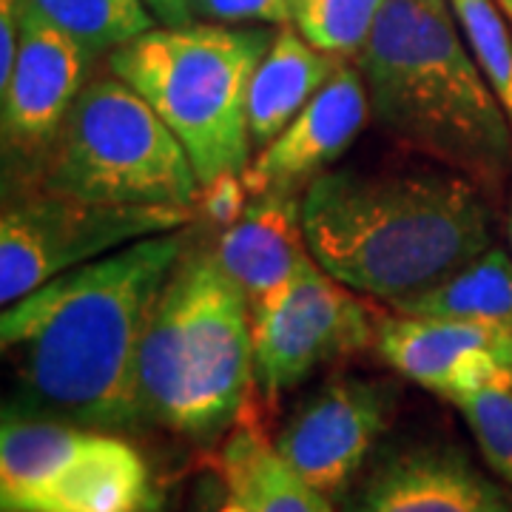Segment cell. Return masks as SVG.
Here are the masks:
<instances>
[{"label": "cell", "mask_w": 512, "mask_h": 512, "mask_svg": "<svg viewBox=\"0 0 512 512\" xmlns=\"http://www.w3.org/2000/svg\"><path fill=\"white\" fill-rule=\"evenodd\" d=\"M188 245L191 225L140 239L3 308L0 348L18 376L6 410L109 433L137 427L143 333Z\"/></svg>", "instance_id": "1"}, {"label": "cell", "mask_w": 512, "mask_h": 512, "mask_svg": "<svg viewBox=\"0 0 512 512\" xmlns=\"http://www.w3.org/2000/svg\"><path fill=\"white\" fill-rule=\"evenodd\" d=\"M311 256L356 293L396 305L493 248V208L467 174L336 168L302 197Z\"/></svg>", "instance_id": "2"}, {"label": "cell", "mask_w": 512, "mask_h": 512, "mask_svg": "<svg viewBox=\"0 0 512 512\" xmlns=\"http://www.w3.org/2000/svg\"><path fill=\"white\" fill-rule=\"evenodd\" d=\"M356 66L370 114L399 143L498 191L512 174V120L447 0H384Z\"/></svg>", "instance_id": "3"}, {"label": "cell", "mask_w": 512, "mask_h": 512, "mask_svg": "<svg viewBox=\"0 0 512 512\" xmlns=\"http://www.w3.org/2000/svg\"><path fill=\"white\" fill-rule=\"evenodd\" d=\"M254 384V322L237 282L214 251L185 248L151 311L137 359L143 421L180 439L211 444L248 410Z\"/></svg>", "instance_id": "4"}, {"label": "cell", "mask_w": 512, "mask_h": 512, "mask_svg": "<svg viewBox=\"0 0 512 512\" xmlns=\"http://www.w3.org/2000/svg\"><path fill=\"white\" fill-rule=\"evenodd\" d=\"M274 35L220 23L148 29L109 52V72L163 117L205 185L251 163L248 89Z\"/></svg>", "instance_id": "5"}, {"label": "cell", "mask_w": 512, "mask_h": 512, "mask_svg": "<svg viewBox=\"0 0 512 512\" xmlns=\"http://www.w3.org/2000/svg\"><path fill=\"white\" fill-rule=\"evenodd\" d=\"M32 185L89 202L191 211L202 188L183 143L117 74L86 83Z\"/></svg>", "instance_id": "6"}, {"label": "cell", "mask_w": 512, "mask_h": 512, "mask_svg": "<svg viewBox=\"0 0 512 512\" xmlns=\"http://www.w3.org/2000/svg\"><path fill=\"white\" fill-rule=\"evenodd\" d=\"M3 512H157L146 456L109 430L3 413Z\"/></svg>", "instance_id": "7"}, {"label": "cell", "mask_w": 512, "mask_h": 512, "mask_svg": "<svg viewBox=\"0 0 512 512\" xmlns=\"http://www.w3.org/2000/svg\"><path fill=\"white\" fill-rule=\"evenodd\" d=\"M194 220L191 208L109 205L32 185L6 200L0 214V302L9 308L80 265Z\"/></svg>", "instance_id": "8"}, {"label": "cell", "mask_w": 512, "mask_h": 512, "mask_svg": "<svg viewBox=\"0 0 512 512\" xmlns=\"http://www.w3.org/2000/svg\"><path fill=\"white\" fill-rule=\"evenodd\" d=\"M254 322V384L279 396L322 365L376 345V319L353 288L308 256Z\"/></svg>", "instance_id": "9"}, {"label": "cell", "mask_w": 512, "mask_h": 512, "mask_svg": "<svg viewBox=\"0 0 512 512\" xmlns=\"http://www.w3.org/2000/svg\"><path fill=\"white\" fill-rule=\"evenodd\" d=\"M393 416V393L379 382L336 376L299 404L274 447L319 493L339 495L359 473Z\"/></svg>", "instance_id": "10"}, {"label": "cell", "mask_w": 512, "mask_h": 512, "mask_svg": "<svg viewBox=\"0 0 512 512\" xmlns=\"http://www.w3.org/2000/svg\"><path fill=\"white\" fill-rule=\"evenodd\" d=\"M384 365L453 402L484 387H512V330L393 311L376 319Z\"/></svg>", "instance_id": "11"}, {"label": "cell", "mask_w": 512, "mask_h": 512, "mask_svg": "<svg viewBox=\"0 0 512 512\" xmlns=\"http://www.w3.org/2000/svg\"><path fill=\"white\" fill-rule=\"evenodd\" d=\"M94 57L46 20L20 15V55L0 92V128L6 157L40 163L74 100L86 89Z\"/></svg>", "instance_id": "12"}, {"label": "cell", "mask_w": 512, "mask_h": 512, "mask_svg": "<svg viewBox=\"0 0 512 512\" xmlns=\"http://www.w3.org/2000/svg\"><path fill=\"white\" fill-rule=\"evenodd\" d=\"M370 114L365 77L348 60L333 72L313 100L276 134L268 146L256 151L242 180L251 197L265 191L299 194L302 188L330 171L359 137Z\"/></svg>", "instance_id": "13"}, {"label": "cell", "mask_w": 512, "mask_h": 512, "mask_svg": "<svg viewBox=\"0 0 512 512\" xmlns=\"http://www.w3.org/2000/svg\"><path fill=\"white\" fill-rule=\"evenodd\" d=\"M353 512H512V498L450 444H419L367 478Z\"/></svg>", "instance_id": "14"}, {"label": "cell", "mask_w": 512, "mask_h": 512, "mask_svg": "<svg viewBox=\"0 0 512 512\" xmlns=\"http://www.w3.org/2000/svg\"><path fill=\"white\" fill-rule=\"evenodd\" d=\"M214 256L248 296L251 313L259 311L311 256L299 194L265 191L251 197L242 217L220 231Z\"/></svg>", "instance_id": "15"}, {"label": "cell", "mask_w": 512, "mask_h": 512, "mask_svg": "<svg viewBox=\"0 0 512 512\" xmlns=\"http://www.w3.org/2000/svg\"><path fill=\"white\" fill-rule=\"evenodd\" d=\"M214 467L225 490L217 512H336L328 495L293 473L248 410L222 441Z\"/></svg>", "instance_id": "16"}, {"label": "cell", "mask_w": 512, "mask_h": 512, "mask_svg": "<svg viewBox=\"0 0 512 512\" xmlns=\"http://www.w3.org/2000/svg\"><path fill=\"white\" fill-rule=\"evenodd\" d=\"M345 57L316 49L299 29L279 26L274 43L259 60L248 89V128L256 148L268 146L328 83Z\"/></svg>", "instance_id": "17"}, {"label": "cell", "mask_w": 512, "mask_h": 512, "mask_svg": "<svg viewBox=\"0 0 512 512\" xmlns=\"http://www.w3.org/2000/svg\"><path fill=\"white\" fill-rule=\"evenodd\" d=\"M390 308L413 316H444L512 330V259L493 245L444 282Z\"/></svg>", "instance_id": "18"}, {"label": "cell", "mask_w": 512, "mask_h": 512, "mask_svg": "<svg viewBox=\"0 0 512 512\" xmlns=\"http://www.w3.org/2000/svg\"><path fill=\"white\" fill-rule=\"evenodd\" d=\"M20 15L46 20L86 52H114L128 40L154 29L143 0H18Z\"/></svg>", "instance_id": "19"}, {"label": "cell", "mask_w": 512, "mask_h": 512, "mask_svg": "<svg viewBox=\"0 0 512 512\" xmlns=\"http://www.w3.org/2000/svg\"><path fill=\"white\" fill-rule=\"evenodd\" d=\"M464 43L512 120V32L498 0H447Z\"/></svg>", "instance_id": "20"}, {"label": "cell", "mask_w": 512, "mask_h": 512, "mask_svg": "<svg viewBox=\"0 0 512 512\" xmlns=\"http://www.w3.org/2000/svg\"><path fill=\"white\" fill-rule=\"evenodd\" d=\"M384 0H293V26L316 49L356 57L365 46Z\"/></svg>", "instance_id": "21"}, {"label": "cell", "mask_w": 512, "mask_h": 512, "mask_svg": "<svg viewBox=\"0 0 512 512\" xmlns=\"http://www.w3.org/2000/svg\"><path fill=\"white\" fill-rule=\"evenodd\" d=\"M490 470L512 484V387H484L453 399Z\"/></svg>", "instance_id": "22"}, {"label": "cell", "mask_w": 512, "mask_h": 512, "mask_svg": "<svg viewBox=\"0 0 512 512\" xmlns=\"http://www.w3.org/2000/svg\"><path fill=\"white\" fill-rule=\"evenodd\" d=\"M194 23H220V26H245V23H293V0H188Z\"/></svg>", "instance_id": "23"}, {"label": "cell", "mask_w": 512, "mask_h": 512, "mask_svg": "<svg viewBox=\"0 0 512 512\" xmlns=\"http://www.w3.org/2000/svg\"><path fill=\"white\" fill-rule=\"evenodd\" d=\"M251 202V191L242 180V171H231V174H220L217 180L205 183L197 197V217H205L211 225H217L225 231L228 225L242 217L245 205Z\"/></svg>", "instance_id": "24"}, {"label": "cell", "mask_w": 512, "mask_h": 512, "mask_svg": "<svg viewBox=\"0 0 512 512\" xmlns=\"http://www.w3.org/2000/svg\"><path fill=\"white\" fill-rule=\"evenodd\" d=\"M151 18L163 26H188L194 23L191 12H188V0H143Z\"/></svg>", "instance_id": "25"}, {"label": "cell", "mask_w": 512, "mask_h": 512, "mask_svg": "<svg viewBox=\"0 0 512 512\" xmlns=\"http://www.w3.org/2000/svg\"><path fill=\"white\" fill-rule=\"evenodd\" d=\"M501 3V9H504V15L512 20V0H498Z\"/></svg>", "instance_id": "26"}, {"label": "cell", "mask_w": 512, "mask_h": 512, "mask_svg": "<svg viewBox=\"0 0 512 512\" xmlns=\"http://www.w3.org/2000/svg\"><path fill=\"white\" fill-rule=\"evenodd\" d=\"M507 237H510V248H512V200H510V217H507Z\"/></svg>", "instance_id": "27"}, {"label": "cell", "mask_w": 512, "mask_h": 512, "mask_svg": "<svg viewBox=\"0 0 512 512\" xmlns=\"http://www.w3.org/2000/svg\"><path fill=\"white\" fill-rule=\"evenodd\" d=\"M194 512H202V510H194Z\"/></svg>", "instance_id": "28"}]
</instances>
